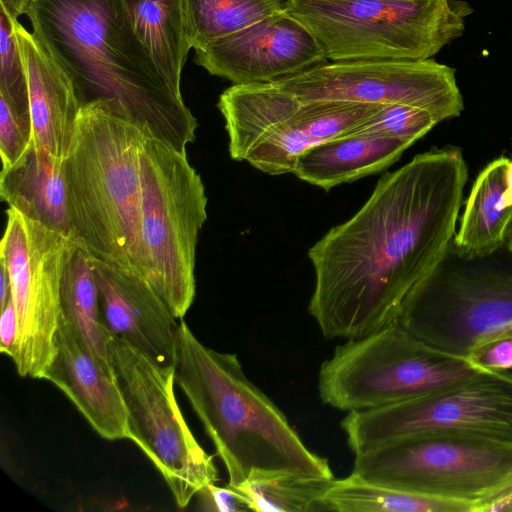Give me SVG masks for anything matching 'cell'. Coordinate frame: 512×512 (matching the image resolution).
<instances>
[{"instance_id": "1", "label": "cell", "mask_w": 512, "mask_h": 512, "mask_svg": "<svg viewBox=\"0 0 512 512\" xmlns=\"http://www.w3.org/2000/svg\"><path fill=\"white\" fill-rule=\"evenodd\" d=\"M466 180L459 148L417 154L310 247L308 311L325 338L358 339L397 321L451 244Z\"/></svg>"}, {"instance_id": "2", "label": "cell", "mask_w": 512, "mask_h": 512, "mask_svg": "<svg viewBox=\"0 0 512 512\" xmlns=\"http://www.w3.org/2000/svg\"><path fill=\"white\" fill-rule=\"evenodd\" d=\"M27 15L81 107L113 102L179 151L195 140L197 119L158 69L123 0H33Z\"/></svg>"}, {"instance_id": "3", "label": "cell", "mask_w": 512, "mask_h": 512, "mask_svg": "<svg viewBox=\"0 0 512 512\" xmlns=\"http://www.w3.org/2000/svg\"><path fill=\"white\" fill-rule=\"evenodd\" d=\"M176 384L211 439L236 488L250 472L287 470L334 478L279 407L246 376L237 354L204 345L179 323Z\"/></svg>"}, {"instance_id": "4", "label": "cell", "mask_w": 512, "mask_h": 512, "mask_svg": "<svg viewBox=\"0 0 512 512\" xmlns=\"http://www.w3.org/2000/svg\"><path fill=\"white\" fill-rule=\"evenodd\" d=\"M147 133L115 103L92 102L79 112L63 162L74 242L146 278L141 166Z\"/></svg>"}, {"instance_id": "5", "label": "cell", "mask_w": 512, "mask_h": 512, "mask_svg": "<svg viewBox=\"0 0 512 512\" xmlns=\"http://www.w3.org/2000/svg\"><path fill=\"white\" fill-rule=\"evenodd\" d=\"M332 62L425 60L461 37L464 0H285Z\"/></svg>"}, {"instance_id": "6", "label": "cell", "mask_w": 512, "mask_h": 512, "mask_svg": "<svg viewBox=\"0 0 512 512\" xmlns=\"http://www.w3.org/2000/svg\"><path fill=\"white\" fill-rule=\"evenodd\" d=\"M352 473L485 512L512 489V444L464 432L427 431L356 453Z\"/></svg>"}, {"instance_id": "7", "label": "cell", "mask_w": 512, "mask_h": 512, "mask_svg": "<svg viewBox=\"0 0 512 512\" xmlns=\"http://www.w3.org/2000/svg\"><path fill=\"white\" fill-rule=\"evenodd\" d=\"M483 371L395 321L337 346L320 367L318 391L326 405L360 411L418 398Z\"/></svg>"}, {"instance_id": "8", "label": "cell", "mask_w": 512, "mask_h": 512, "mask_svg": "<svg viewBox=\"0 0 512 512\" xmlns=\"http://www.w3.org/2000/svg\"><path fill=\"white\" fill-rule=\"evenodd\" d=\"M206 218L205 187L186 151L147 133L141 166L147 279L176 319L185 316L195 298L196 246Z\"/></svg>"}, {"instance_id": "9", "label": "cell", "mask_w": 512, "mask_h": 512, "mask_svg": "<svg viewBox=\"0 0 512 512\" xmlns=\"http://www.w3.org/2000/svg\"><path fill=\"white\" fill-rule=\"evenodd\" d=\"M454 249L413 289L397 321L421 341L467 358L512 333V264H489V254Z\"/></svg>"}, {"instance_id": "10", "label": "cell", "mask_w": 512, "mask_h": 512, "mask_svg": "<svg viewBox=\"0 0 512 512\" xmlns=\"http://www.w3.org/2000/svg\"><path fill=\"white\" fill-rule=\"evenodd\" d=\"M230 157L270 174L293 173L298 157L326 140L349 134L379 105L303 101L276 82L233 84L217 104Z\"/></svg>"}, {"instance_id": "11", "label": "cell", "mask_w": 512, "mask_h": 512, "mask_svg": "<svg viewBox=\"0 0 512 512\" xmlns=\"http://www.w3.org/2000/svg\"><path fill=\"white\" fill-rule=\"evenodd\" d=\"M109 349L127 408V439L153 463L183 509L202 487L218 481V470L180 410L174 392L175 367L113 334Z\"/></svg>"}, {"instance_id": "12", "label": "cell", "mask_w": 512, "mask_h": 512, "mask_svg": "<svg viewBox=\"0 0 512 512\" xmlns=\"http://www.w3.org/2000/svg\"><path fill=\"white\" fill-rule=\"evenodd\" d=\"M6 214L0 260L9 273L18 321L11 359L21 377L43 379L56 352L63 273L78 245L13 208Z\"/></svg>"}, {"instance_id": "13", "label": "cell", "mask_w": 512, "mask_h": 512, "mask_svg": "<svg viewBox=\"0 0 512 512\" xmlns=\"http://www.w3.org/2000/svg\"><path fill=\"white\" fill-rule=\"evenodd\" d=\"M340 426L354 454L408 435L438 430L512 444V372L483 371L418 398L351 411Z\"/></svg>"}, {"instance_id": "14", "label": "cell", "mask_w": 512, "mask_h": 512, "mask_svg": "<svg viewBox=\"0 0 512 512\" xmlns=\"http://www.w3.org/2000/svg\"><path fill=\"white\" fill-rule=\"evenodd\" d=\"M274 82L303 101L406 104L439 122L464 109L456 70L433 58L325 62Z\"/></svg>"}, {"instance_id": "15", "label": "cell", "mask_w": 512, "mask_h": 512, "mask_svg": "<svg viewBox=\"0 0 512 512\" xmlns=\"http://www.w3.org/2000/svg\"><path fill=\"white\" fill-rule=\"evenodd\" d=\"M318 39L285 7L195 50V62L233 84L266 83L327 62Z\"/></svg>"}, {"instance_id": "16", "label": "cell", "mask_w": 512, "mask_h": 512, "mask_svg": "<svg viewBox=\"0 0 512 512\" xmlns=\"http://www.w3.org/2000/svg\"><path fill=\"white\" fill-rule=\"evenodd\" d=\"M89 262L109 332L156 361L174 366L179 324L148 279L92 255Z\"/></svg>"}, {"instance_id": "17", "label": "cell", "mask_w": 512, "mask_h": 512, "mask_svg": "<svg viewBox=\"0 0 512 512\" xmlns=\"http://www.w3.org/2000/svg\"><path fill=\"white\" fill-rule=\"evenodd\" d=\"M55 345L43 379L57 386L101 437L127 439V408L114 370L100 362L62 313Z\"/></svg>"}, {"instance_id": "18", "label": "cell", "mask_w": 512, "mask_h": 512, "mask_svg": "<svg viewBox=\"0 0 512 512\" xmlns=\"http://www.w3.org/2000/svg\"><path fill=\"white\" fill-rule=\"evenodd\" d=\"M15 32L27 75L33 139L64 160L82 107L68 75L36 35L17 19Z\"/></svg>"}, {"instance_id": "19", "label": "cell", "mask_w": 512, "mask_h": 512, "mask_svg": "<svg viewBox=\"0 0 512 512\" xmlns=\"http://www.w3.org/2000/svg\"><path fill=\"white\" fill-rule=\"evenodd\" d=\"M63 162L32 137L24 154L2 167L0 195L9 208L73 240Z\"/></svg>"}, {"instance_id": "20", "label": "cell", "mask_w": 512, "mask_h": 512, "mask_svg": "<svg viewBox=\"0 0 512 512\" xmlns=\"http://www.w3.org/2000/svg\"><path fill=\"white\" fill-rule=\"evenodd\" d=\"M411 144L393 138L349 133L302 153L293 173L324 190L383 171Z\"/></svg>"}, {"instance_id": "21", "label": "cell", "mask_w": 512, "mask_h": 512, "mask_svg": "<svg viewBox=\"0 0 512 512\" xmlns=\"http://www.w3.org/2000/svg\"><path fill=\"white\" fill-rule=\"evenodd\" d=\"M510 160L499 157L478 175L470 191L454 246L467 254H491L504 246V236L512 217L508 205L507 169Z\"/></svg>"}, {"instance_id": "22", "label": "cell", "mask_w": 512, "mask_h": 512, "mask_svg": "<svg viewBox=\"0 0 512 512\" xmlns=\"http://www.w3.org/2000/svg\"><path fill=\"white\" fill-rule=\"evenodd\" d=\"M133 27L158 69L179 93L181 73L192 48L185 0H123Z\"/></svg>"}, {"instance_id": "23", "label": "cell", "mask_w": 512, "mask_h": 512, "mask_svg": "<svg viewBox=\"0 0 512 512\" xmlns=\"http://www.w3.org/2000/svg\"><path fill=\"white\" fill-rule=\"evenodd\" d=\"M89 256L78 246L66 264L61 282V313L100 362L114 370L109 349L111 333L103 319Z\"/></svg>"}, {"instance_id": "24", "label": "cell", "mask_w": 512, "mask_h": 512, "mask_svg": "<svg viewBox=\"0 0 512 512\" xmlns=\"http://www.w3.org/2000/svg\"><path fill=\"white\" fill-rule=\"evenodd\" d=\"M334 479L287 470L255 469L235 489L243 495L249 510L318 512L326 511L323 496Z\"/></svg>"}, {"instance_id": "25", "label": "cell", "mask_w": 512, "mask_h": 512, "mask_svg": "<svg viewBox=\"0 0 512 512\" xmlns=\"http://www.w3.org/2000/svg\"><path fill=\"white\" fill-rule=\"evenodd\" d=\"M326 511L473 512L470 506L371 483L351 473L334 479L323 496Z\"/></svg>"}, {"instance_id": "26", "label": "cell", "mask_w": 512, "mask_h": 512, "mask_svg": "<svg viewBox=\"0 0 512 512\" xmlns=\"http://www.w3.org/2000/svg\"><path fill=\"white\" fill-rule=\"evenodd\" d=\"M285 0H185L187 34L194 50L244 29L284 8Z\"/></svg>"}, {"instance_id": "27", "label": "cell", "mask_w": 512, "mask_h": 512, "mask_svg": "<svg viewBox=\"0 0 512 512\" xmlns=\"http://www.w3.org/2000/svg\"><path fill=\"white\" fill-rule=\"evenodd\" d=\"M438 123L439 120L425 109L388 104L381 105L350 133L393 138L412 145Z\"/></svg>"}, {"instance_id": "28", "label": "cell", "mask_w": 512, "mask_h": 512, "mask_svg": "<svg viewBox=\"0 0 512 512\" xmlns=\"http://www.w3.org/2000/svg\"><path fill=\"white\" fill-rule=\"evenodd\" d=\"M0 96L30 115L28 82L15 32V18L0 6Z\"/></svg>"}, {"instance_id": "29", "label": "cell", "mask_w": 512, "mask_h": 512, "mask_svg": "<svg viewBox=\"0 0 512 512\" xmlns=\"http://www.w3.org/2000/svg\"><path fill=\"white\" fill-rule=\"evenodd\" d=\"M33 137L31 116L13 108L0 96V154L2 167L14 164L27 150Z\"/></svg>"}, {"instance_id": "30", "label": "cell", "mask_w": 512, "mask_h": 512, "mask_svg": "<svg viewBox=\"0 0 512 512\" xmlns=\"http://www.w3.org/2000/svg\"><path fill=\"white\" fill-rule=\"evenodd\" d=\"M467 359L475 366L487 371L512 370V333L484 342L476 347Z\"/></svg>"}, {"instance_id": "31", "label": "cell", "mask_w": 512, "mask_h": 512, "mask_svg": "<svg viewBox=\"0 0 512 512\" xmlns=\"http://www.w3.org/2000/svg\"><path fill=\"white\" fill-rule=\"evenodd\" d=\"M198 508L204 511L242 512L249 510L243 495L235 488L208 483L196 494Z\"/></svg>"}, {"instance_id": "32", "label": "cell", "mask_w": 512, "mask_h": 512, "mask_svg": "<svg viewBox=\"0 0 512 512\" xmlns=\"http://www.w3.org/2000/svg\"><path fill=\"white\" fill-rule=\"evenodd\" d=\"M18 334V321L12 296L1 310L0 352L12 358Z\"/></svg>"}, {"instance_id": "33", "label": "cell", "mask_w": 512, "mask_h": 512, "mask_svg": "<svg viewBox=\"0 0 512 512\" xmlns=\"http://www.w3.org/2000/svg\"><path fill=\"white\" fill-rule=\"evenodd\" d=\"M33 0H0L2 6L11 17L17 19L22 14H27Z\"/></svg>"}, {"instance_id": "34", "label": "cell", "mask_w": 512, "mask_h": 512, "mask_svg": "<svg viewBox=\"0 0 512 512\" xmlns=\"http://www.w3.org/2000/svg\"><path fill=\"white\" fill-rule=\"evenodd\" d=\"M11 297V281L5 263L0 260V310H2Z\"/></svg>"}, {"instance_id": "35", "label": "cell", "mask_w": 512, "mask_h": 512, "mask_svg": "<svg viewBox=\"0 0 512 512\" xmlns=\"http://www.w3.org/2000/svg\"><path fill=\"white\" fill-rule=\"evenodd\" d=\"M512 511V489L491 502L485 512Z\"/></svg>"}, {"instance_id": "36", "label": "cell", "mask_w": 512, "mask_h": 512, "mask_svg": "<svg viewBox=\"0 0 512 512\" xmlns=\"http://www.w3.org/2000/svg\"><path fill=\"white\" fill-rule=\"evenodd\" d=\"M506 198L508 205L512 206V161L509 162L507 169V192Z\"/></svg>"}, {"instance_id": "37", "label": "cell", "mask_w": 512, "mask_h": 512, "mask_svg": "<svg viewBox=\"0 0 512 512\" xmlns=\"http://www.w3.org/2000/svg\"><path fill=\"white\" fill-rule=\"evenodd\" d=\"M504 245L507 247V250L512 254V217L505 232Z\"/></svg>"}]
</instances>
